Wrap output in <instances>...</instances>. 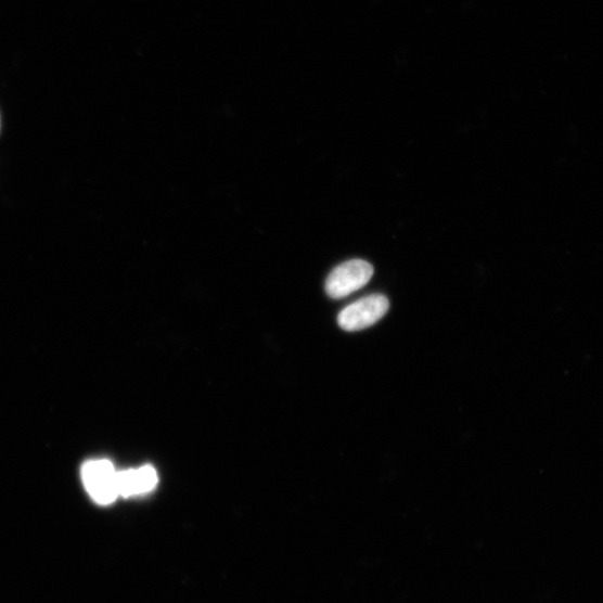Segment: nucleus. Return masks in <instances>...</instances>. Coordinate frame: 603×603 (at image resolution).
<instances>
[{
    "mask_svg": "<svg viewBox=\"0 0 603 603\" xmlns=\"http://www.w3.org/2000/svg\"><path fill=\"white\" fill-rule=\"evenodd\" d=\"M85 484L91 497L102 505H107L119 497L115 467L107 461H93L82 471Z\"/></svg>",
    "mask_w": 603,
    "mask_h": 603,
    "instance_id": "nucleus-3",
    "label": "nucleus"
},
{
    "mask_svg": "<svg viewBox=\"0 0 603 603\" xmlns=\"http://www.w3.org/2000/svg\"><path fill=\"white\" fill-rule=\"evenodd\" d=\"M389 310V300L382 294L363 297L344 309L337 317L346 331H360L382 320Z\"/></svg>",
    "mask_w": 603,
    "mask_h": 603,
    "instance_id": "nucleus-2",
    "label": "nucleus"
},
{
    "mask_svg": "<svg viewBox=\"0 0 603 603\" xmlns=\"http://www.w3.org/2000/svg\"><path fill=\"white\" fill-rule=\"evenodd\" d=\"M157 484V472L151 466L120 472L117 476L119 496L125 498L146 495L153 491Z\"/></svg>",
    "mask_w": 603,
    "mask_h": 603,
    "instance_id": "nucleus-4",
    "label": "nucleus"
},
{
    "mask_svg": "<svg viewBox=\"0 0 603 603\" xmlns=\"http://www.w3.org/2000/svg\"><path fill=\"white\" fill-rule=\"evenodd\" d=\"M373 267L362 259L342 264L328 278L325 291L332 298L346 297L362 288L371 280Z\"/></svg>",
    "mask_w": 603,
    "mask_h": 603,
    "instance_id": "nucleus-1",
    "label": "nucleus"
}]
</instances>
